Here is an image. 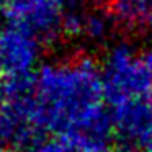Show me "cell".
Segmentation results:
<instances>
[{"label":"cell","mask_w":152,"mask_h":152,"mask_svg":"<svg viewBox=\"0 0 152 152\" xmlns=\"http://www.w3.org/2000/svg\"><path fill=\"white\" fill-rule=\"evenodd\" d=\"M59 2L64 5V7H66V10H67V8H70V7H74V5H75V0H59Z\"/></svg>","instance_id":"obj_7"},{"label":"cell","mask_w":152,"mask_h":152,"mask_svg":"<svg viewBox=\"0 0 152 152\" xmlns=\"http://www.w3.org/2000/svg\"><path fill=\"white\" fill-rule=\"evenodd\" d=\"M0 13L7 25L30 33L41 44L54 43L62 36L66 7L59 0H4Z\"/></svg>","instance_id":"obj_3"},{"label":"cell","mask_w":152,"mask_h":152,"mask_svg":"<svg viewBox=\"0 0 152 152\" xmlns=\"http://www.w3.org/2000/svg\"><path fill=\"white\" fill-rule=\"evenodd\" d=\"M31 115L41 131L62 141L72 152H110L115 145L100 66L88 56L38 69Z\"/></svg>","instance_id":"obj_1"},{"label":"cell","mask_w":152,"mask_h":152,"mask_svg":"<svg viewBox=\"0 0 152 152\" xmlns=\"http://www.w3.org/2000/svg\"><path fill=\"white\" fill-rule=\"evenodd\" d=\"M41 43L30 33L5 25L0 28V79L4 82L34 77Z\"/></svg>","instance_id":"obj_4"},{"label":"cell","mask_w":152,"mask_h":152,"mask_svg":"<svg viewBox=\"0 0 152 152\" xmlns=\"http://www.w3.org/2000/svg\"><path fill=\"white\" fill-rule=\"evenodd\" d=\"M110 152H128V151H123V149H119V147H115V145H113V149Z\"/></svg>","instance_id":"obj_8"},{"label":"cell","mask_w":152,"mask_h":152,"mask_svg":"<svg viewBox=\"0 0 152 152\" xmlns=\"http://www.w3.org/2000/svg\"><path fill=\"white\" fill-rule=\"evenodd\" d=\"M144 57H145V62H147L149 69H151V72H152V46H151V49L144 54Z\"/></svg>","instance_id":"obj_6"},{"label":"cell","mask_w":152,"mask_h":152,"mask_svg":"<svg viewBox=\"0 0 152 152\" xmlns=\"http://www.w3.org/2000/svg\"><path fill=\"white\" fill-rule=\"evenodd\" d=\"M103 96L108 108L152 93V72L144 54L129 44L113 46L100 66Z\"/></svg>","instance_id":"obj_2"},{"label":"cell","mask_w":152,"mask_h":152,"mask_svg":"<svg viewBox=\"0 0 152 152\" xmlns=\"http://www.w3.org/2000/svg\"><path fill=\"white\" fill-rule=\"evenodd\" d=\"M118 25L137 33H152V0H108Z\"/></svg>","instance_id":"obj_5"}]
</instances>
